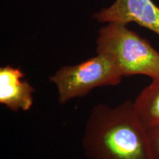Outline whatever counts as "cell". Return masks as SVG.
I'll return each instance as SVG.
<instances>
[{"instance_id":"6da1fadb","label":"cell","mask_w":159,"mask_h":159,"mask_svg":"<svg viewBox=\"0 0 159 159\" xmlns=\"http://www.w3.org/2000/svg\"><path fill=\"white\" fill-rule=\"evenodd\" d=\"M82 147L87 159H154L148 129L130 100L114 107H93L85 122Z\"/></svg>"},{"instance_id":"7a4b0ae2","label":"cell","mask_w":159,"mask_h":159,"mask_svg":"<svg viewBox=\"0 0 159 159\" xmlns=\"http://www.w3.org/2000/svg\"><path fill=\"white\" fill-rule=\"evenodd\" d=\"M97 53L112 59L122 77L144 75L159 80V52L128 25L107 23L98 31Z\"/></svg>"},{"instance_id":"3957f363","label":"cell","mask_w":159,"mask_h":159,"mask_svg":"<svg viewBox=\"0 0 159 159\" xmlns=\"http://www.w3.org/2000/svg\"><path fill=\"white\" fill-rule=\"evenodd\" d=\"M122 78L110 57L97 53L78 64L61 66L49 77V81L56 86L58 102L63 105L85 97L98 87L119 85Z\"/></svg>"},{"instance_id":"277c9868","label":"cell","mask_w":159,"mask_h":159,"mask_svg":"<svg viewBox=\"0 0 159 159\" xmlns=\"http://www.w3.org/2000/svg\"><path fill=\"white\" fill-rule=\"evenodd\" d=\"M100 23H136L159 36V7L152 0H116L110 7L94 13Z\"/></svg>"},{"instance_id":"5b68a950","label":"cell","mask_w":159,"mask_h":159,"mask_svg":"<svg viewBox=\"0 0 159 159\" xmlns=\"http://www.w3.org/2000/svg\"><path fill=\"white\" fill-rule=\"evenodd\" d=\"M35 89L25 80L21 69L7 65L0 68V103L13 111H27L34 102Z\"/></svg>"},{"instance_id":"8992f818","label":"cell","mask_w":159,"mask_h":159,"mask_svg":"<svg viewBox=\"0 0 159 159\" xmlns=\"http://www.w3.org/2000/svg\"><path fill=\"white\" fill-rule=\"evenodd\" d=\"M139 119L148 129L159 125V80H152L134 101Z\"/></svg>"},{"instance_id":"52a82bcc","label":"cell","mask_w":159,"mask_h":159,"mask_svg":"<svg viewBox=\"0 0 159 159\" xmlns=\"http://www.w3.org/2000/svg\"><path fill=\"white\" fill-rule=\"evenodd\" d=\"M151 148L154 159H159V125L148 129Z\"/></svg>"}]
</instances>
